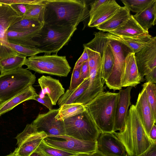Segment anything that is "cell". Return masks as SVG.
I'll return each instance as SVG.
<instances>
[{"mask_svg":"<svg viewBox=\"0 0 156 156\" xmlns=\"http://www.w3.org/2000/svg\"><path fill=\"white\" fill-rule=\"evenodd\" d=\"M45 24L77 27L89 17L88 7L83 0H44Z\"/></svg>","mask_w":156,"mask_h":156,"instance_id":"6da1fadb","label":"cell"},{"mask_svg":"<svg viewBox=\"0 0 156 156\" xmlns=\"http://www.w3.org/2000/svg\"><path fill=\"white\" fill-rule=\"evenodd\" d=\"M114 133L124 146L128 156L140 154L153 142L146 133L134 105H132L128 110L122 130Z\"/></svg>","mask_w":156,"mask_h":156,"instance_id":"7a4b0ae2","label":"cell"},{"mask_svg":"<svg viewBox=\"0 0 156 156\" xmlns=\"http://www.w3.org/2000/svg\"><path fill=\"white\" fill-rule=\"evenodd\" d=\"M118 93L103 91L84 105L101 133H114Z\"/></svg>","mask_w":156,"mask_h":156,"instance_id":"3957f363","label":"cell"},{"mask_svg":"<svg viewBox=\"0 0 156 156\" xmlns=\"http://www.w3.org/2000/svg\"><path fill=\"white\" fill-rule=\"evenodd\" d=\"M77 27H59L44 24L39 35L34 40L39 44L36 48L45 54H57L68 44Z\"/></svg>","mask_w":156,"mask_h":156,"instance_id":"277c9868","label":"cell"},{"mask_svg":"<svg viewBox=\"0 0 156 156\" xmlns=\"http://www.w3.org/2000/svg\"><path fill=\"white\" fill-rule=\"evenodd\" d=\"M36 76L22 67L0 75V103L20 93L35 82Z\"/></svg>","mask_w":156,"mask_h":156,"instance_id":"5b68a950","label":"cell"},{"mask_svg":"<svg viewBox=\"0 0 156 156\" xmlns=\"http://www.w3.org/2000/svg\"><path fill=\"white\" fill-rule=\"evenodd\" d=\"M24 65L27 66V69L39 73L60 77H66L71 69L66 56L57 54L29 57L26 59Z\"/></svg>","mask_w":156,"mask_h":156,"instance_id":"8992f818","label":"cell"},{"mask_svg":"<svg viewBox=\"0 0 156 156\" xmlns=\"http://www.w3.org/2000/svg\"><path fill=\"white\" fill-rule=\"evenodd\" d=\"M63 121L65 135L78 139L97 141L101 133L86 109Z\"/></svg>","mask_w":156,"mask_h":156,"instance_id":"52a82bcc","label":"cell"},{"mask_svg":"<svg viewBox=\"0 0 156 156\" xmlns=\"http://www.w3.org/2000/svg\"><path fill=\"white\" fill-rule=\"evenodd\" d=\"M114 56V64L111 72L105 82L107 87L115 91L122 89V80L126 57L133 52L124 44L115 40L108 39Z\"/></svg>","mask_w":156,"mask_h":156,"instance_id":"ba28073f","label":"cell"},{"mask_svg":"<svg viewBox=\"0 0 156 156\" xmlns=\"http://www.w3.org/2000/svg\"><path fill=\"white\" fill-rule=\"evenodd\" d=\"M44 141L48 145L78 154H91L97 150V141L80 140L66 135H47Z\"/></svg>","mask_w":156,"mask_h":156,"instance_id":"9c48e42d","label":"cell"},{"mask_svg":"<svg viewBox=\"0 0 156 156\" xmlns=\"http://www.w3.org/2000/svg\"><path fill=\"white\" fill-rule=\"evenodd\" d=\"M47 135L44 132L38 131L32 123L27 124L23 130L15 137L17 147L13 152L18 156H29Z\"/></svg>","mask_w":156,"mask_h":156,"instance_id":"30bf717a","label":"cell"},{"mask_svg":"<svg viewBox=\"0 0 156 156\" xmlns=\"http://www.w3.org/2000/svg\"><path fill=\"white\" fill-rule=\"evenodd\" d=\"M58 110L52 109L46 113L39 114L32 123L38 131H43L47 135H65L64 121L58 120L55 118Z\"/></svg>","mask_w":156,"mask_h":156,"instance_id":"8fae6325","label":"cell"},{"mask_svg":"<svg viewBox=\"0 0 156 156\" xmlns=\"http://www.w3.org/2000/svg\"><path fill=\"white\" fill-rule=\"evenodd\" d=\"M135 55V59L139 73L144 80V76L156 67V37H152L149 42Z\"/></svg>","mask_w":156,"mask_h":156,"instance_id":"7c38bea8","label":"cell"},{"mask_svg":"<svg viewBox=\"0 0 156 156\" xmlns=\"http://www.w3.org/2000/svg\"><path fill=\"white\" fill-rule=\"evenodd\" d=\"M101 59L94 67L89 68V80L88 87L74 103L85 105L104 91V84L102 82L101 76Z\"/></svg>","mask_w":156,"mask_h":156,"instance_id":"4fadbf2b","label":"cell"},{"mask_svg":"<svg viewBox=\"0 0 156 156\" xmlns=\"http://www.w3.org/2000/svg\"><path fill=\"white\" fill-rule=\"evenodd\" d=\"M97 150L108 156H128L122 143L114 133H101L97 140Z\"/></svg>","mask_w":156,"mask_h":156,"instance_id":"5bb4252c","label":"cell"},{"mask_svg":"<svg viewBox=\"0 0 156 156\" xmlns=\"http://www.w3.org/2000/svg\"><path fill=\"white\" fill-rule=\"evenodd\" d=\"M132 87L129 86L124 89L120 90L119 97L117 104L114 122V131L121 132L123 129L126 123L131 104V91Z\"/></svg>","mask_w":156,"mask_h":156,"instance_id":"9a60e30c","label":"cell"},{"mask_svg":"<svg viewBox=\"0 0 156 156\" xmlns=\"http://www.w3.org/2000/svg\"><path fill=\"white\" fill-rule=\"evenodd\" d=\"M143 89L139 93L135 105L145 131L149 134L153 125L155 124L156 120L153 116L150 106L148 102L145 86L142 85Z\"/></svg>","mask_w":156,"mask_h":156,"instance_id":"2e32d148","label":"cell"},{"mask_svg":"<svg viewBox=\"0 0 156 156\" xmlns=\"http://www.w3.org/2000/svg\"><path fill=\"white\" fill-rule=\"evenodd\" d=\"M115 0H108L89 16L90 27H96L112 16L120 7Z\"/></svg>","mask_w":156,"mask_h":156,"instance_id":"e0dca14e","label":"cell"},{"mask_svg":"<svg viewBox=\"0 0 156 156\" xmlns=\"http://www.w3.org/2000/svg\"><path fill=\"white\" fill-rule=\"evenodd\" d=\"M38 80L43 94H47L52 105H55L59 98L65 93V89L59 80L50 76L43 75Z\"/></svg>","mask_w":156,"mask_h":156,"instance_id":"ac0fdd59","label":"cell"},{"mask_svg":"<svg viewBox=\"0 0 156 156\" xmlns=\"http://www.w3.org/2000/svg\"><path fill=\"white\" fill-rule=\"evenodd\" d=\"M43 25L32 30L20 32L8 31L6 33L8 42L25 47L36 48L39 45L34 39L38 37Z\"/></svg>","mask_w":156,"mask_h":156,"instance_id":"d6986e66","label":"cell"},{"mask_svg":"<svg viewBox=\"0 0 156 156\" xmlns=\"http://www.w3.org/2000/svg\"><path fill=\"white\" fill-rule=\"evenodd\" d=\"M141 82L135 59V53H129L125 58L122 87H135Z\"/></svg>","mask_w":156,"mask_h":156,"instance_id":"ffe728a7","label":"cell"},{"mask_svg":"<svg viewBox=\"0 0 156 156\" xmlns=\"http://www.w3.org/2000/svg\"><path fill=\"white\" fill-rule=\"evenodd\" d=\"M23 18L19 16L10 5L0 3V41L8 42L6 33L9 27Z\"/></svg>","mask_w":156,"mask_h":156,"instance_id":"44dd1931","label":"cell"},{"mask_svg":"<svg viewBox=\"0 0 156 156\" xmlns=\"http://www.w3.org/2000/svg\"><path fill=\"white\" fill-rule=\"evenodd\" d=\"M109 39L115 40L124 44L135 54L144 48L152 37L149 33L133 37L118 36L108 32L105 33Z\"/></svg>","mask_w":156,"mask_h":156,"instance_id":"7402d4cb","label":"cell"},{"mask_svg":"<svg viewBox=\"0 0 156 156\" xmlns=\"http://www.w3.org/2000/svg\"><path fill=\"white\" fill-rule=\"evenodd\" d=\"M130 15V11L126 6H121L110 18L96 28L103 32H109L116 29L125 23Z\"/></svg>","mask_w":156,"mask_h":156,"instance_id":"603a6c76","label":"cell"},{"mask_svg":"<svg viewBox=\"0 0 156 156\" xmlns=\"http://www.w3.org/2000/svg\"><path fill=\"white\" fill-rule=\"evenodd\" d=\"M38 95L32 86L28 87L9 100L0 103V116L12 110L23 102L34 100Z\"/></svg>","mask_w":156,"mask_h":156,"instance_id":"cb8c5ba5","label":"cell"},{"mask_svg":"<svg viewBox=\"0 0 156 156\" xmlns=\"http://www.w3.org/2000/svg\"><path fill=\"white\" fill-rule=\"evenodd\" d=\"M108 33L118 36L129 37H135L149 33L143 30L132 15L125 23Z\"/></svg>","mask_w":156,"mask_h":156,"instance_id":"d4e9b609","label":"cell"},{"mask_svg":"<svg viewBox=\"0 0 156 156\" xmlns=\"http://www.w3.org/2000/svg\"><path fill=\"white\" fill-rule=\"evenodd\" d=\"M133 15L143 30L149 33V29L156 23V0L142 12Z\"/></svg>","mask_w":156,"mask_h":156,"instance_id":"484cf974","label":"cell"},{"mask_svg":"<svg viewBox=\"0 0 156 156\" xmlns=\"http://www.w3.org/2000/svg\"><path fill=\"white\" fill-rule=\"evenodd\" d=\"M89 77L84 80L79 86L72 90L68 89L59 98L57 102L59 107L64 104L73 103L85 90L88 87Z\"/></svg>","mask_w":156,"mask_h":156,"instance_id":"4316f807","label":"cell"},{"mask_svg":"<svg viewBox=\"0 0 156 156\" xmlns=\"http://www.w3.org/2000/svg\"><path fill=\"white\" fill-rule=\"evenodd\" d=\"M101 76L102 82L104 84L111 73L114 62L113 53L108 44L101 56Z\"/></svg>","mask_w":156,"mask_h":156,"instance_id":"83f0119b","label":"cell"},{"mask_svg":"<svg viewBox=\"0 0 156 156\" xmlns=\"http://www.w3.org/2000/svg\"><path fill=\"white\" fill-rule=\"evenodd\" d=\"M58 109L55 118L58 120L64 121L83 112L86 108L83 104L74 103L63 105Z\"/></svg>","mask_w":156,"mask_h":156,"instance_id":"f1b7e54d","label":"cell"},{"mask_svg":"<svg viewBox=\"0 0 156 156\" xmlns=\"http://www.w3.org/2000/svg\"><path fill=\"white\" fill-rule=\"evenodd\" d=\"M26 58L24 56L18 54L0 61L1 74L22 67Z\"/></svg>","mask_w":156,"mask_h":156,"instance_id":"f546056e","label":"cell"},{"mask_svg":"<svg viewBox=\"0 0 156 156\" xmlns=\"http://www.w3.org/2000/svg\"><path fill=\"white\" fill-rule=\"evenodd\" d=\"M94 35V38L88 43L84 44L83 46L99 53L101 57L108 44L109 39L103 32H95Z\"/></svg>","mask_w":156,"mask_h":156,"instance_id":"4dcf8cb0","label":"cell"},{"mask_svg":"<svg viewBox=\"0 0 156 156\" xmlns=\"http://www.w3.org/2000/svg\"><path fill=\"white\" fill-rule=\"evenodd\" d=\"M44 24L36 20L22 19L11 25L8 31L20 32L32 30L42 26Z\"/></svg>","mask_w":156,"mask_h":156,"instance_id":"1f68e13d","label":"cell"},{"mask_svg":"<svg viewBox=\"0 0 156 156\" xmlns=\"http://www.w3.org/2000/svg\"><path fill=\"white\" fill-rule=\"evenodd\" d=\"M35 151L39 152L43 156H73L80 154L51 146L45 143L44 140Z\"/></svg>","mask_w":156,"mask_h":156,"instance_id":"d6a6232c","label":"cell"},{"mask_svg":"<svg viewBox=\"0 0 156 156\" xmlns=\"http://www.w3.org/2000/svg\"><path fill=\"white\" fill-rule=\"evenodd\" d=\"M44 6L43 4H28L23 19H32L44 22Z\"/></svg>","mask_w":156,"mask_h":156,"instance_id":"836d02e7","label":"cell"},{"mask_svg":"<svg viewBox=\"0 0 156 156\" xmlns=\"http://www.w3.org/2000/svg\"><path fill=\"white\" fill-rule=\"evenodd\" d=\"M155 0H123L121 1L128 9L137 13L146 9Z\"/></svg>","mask_w":156,"mask_h":156,"instance_id":"e575fe53","label":"cell"},{"mask_svg":"<svg viewBox=\"0 0 156 156\" xmlns=\"http://www.w3.org/2000/svg\"><path fill=\"white\" fill-rule=\"evenodd\" d=\"M145 87L147 100L154 119L156 120V85L155 83L145 82Z\"/></svg>","mask_w":156,"mask_h":156,"instance_id":"d590c367","label":"cell"},{"mask_svg":"<svg viewBox=\"0 0 156 156\" xmlns=\"http://www.w3.org/2000/svg\"><path fill=\"white\" fill-rule=\"evenodd\" d=\"M6 44L18 54L26 57L43 53L42 51L36 48L25 47L8 42L6 43Z\"/></svg>","mask_w":156,"mask_h":156,"instance_id":"8d00e7d4","label":"cell"},{"mask_svg":"<svg viewBox=\"0 0 156 156\" xmlns=\"http://www.w3.org/2000/svg\"><path fill=\"white\" fill-rule=\"evenodd\" d=\"M81 65L74 67L72 75L70 86L68 88L72 90L80 85L84 80L80 76Z\"/></svg>","mask_w":156,"mask_h":156,"instance_id":"74e56055","label":"cell"},{"mask_svg":"<svg viewBox=\"0 0 156 156\" xmlns=\"http://www.w3.org/2000/svg\"><path fill=\"white\" fill-rule=\"evenodd\" d=\"M6 43L0 41V61L18 54L8 46Z\"/></svg>","mask_w":156,"mask_h":156,"instance_id":"f35d334b","label":"cell"},{"mask_svg":"<svg viewBox=\"0 0 156 156\" xmlns=\"http://www.w3.org/2000/svg\"><path fill=\"white\" fill-rule=\"evenodd\" d=\"M44 0H0V3L11 5L23 3L27 4H43Z\"/></svg>","mask_w":156,"mask_h":156,"instance_id":"ab89813d","label":"cell"},{"mask_svg":"<svg viewBox=\"0 0 156 156\" xmlns=\"http://www.w3.org/2000/svg\"><path fill=\"white\" fill-rule=\"evenodd\" d=\"M28 5L19 3L12 4L10 6L19 16L23 18L26 12Z\"/></svg>","mask_w":156,"mask_h":156,"instance_id":"60d3db41","label":"cell"},{"mask_svg":"<svg viewBox=\"0 0 156 156\" xmlns=\"http://www.w3.org/2000/svg\"><path fill=\"white\" fill-rule=\"evenodd\" d=\"M34 100L42 104L48 108L49 110L52 109L53 105L51 101L48 96H45L41 98L38 94L37 96L35 97Z\"/></svg>","mask_w":156,"mask_h":156,"instance_id":"b9f144b4","label":"cell"},{"mask_svg":"<svg viewBox=\"0 0 156 156\" xmlns=\"http://www.w3.org/2000/svg\"><path fill=\"white\" fill-rule=\"evenodd\" d=\"M89 68L88 61L81 64L80 76L81 78L85 80L89 77Z\"/></svg>","mask_w":156,"mask_h":156,"instance_id":"7bdbcfd3","label":"cell"},{"mask_svg":"<svg viewBox=\"0 0 156 156\" xmlns=\"http://www.w3.org/2000/svg\"><path fill=\"white\" fill-rule=\"evenodd\" d=\"M137 156H156V143L152 142L150 146L146 151Z\"/></svg>","mask_w":156,"mask_h":156,"instance_id":"ee69618b","label":"cell"},{"mask_svg":"<svg viewBox=\"0 0 156 156\" xmlns=\"http://www.w3.org/2000/svg\"><path fill=\"white\" fill-rule=\"evenodd\" d=\"M145 76L146 82L155 84L156 83V67L147 73Z\"/></svg>","mask_w":156,"mask_h":156,"instance_id":"f6af8a7d","label":"cell"},{"mask_svg":"<svg viewBox=\"0 0 156 156\" xmlns=\"http://www.w3.org/2000/svg\"><path fill=\"white\" fill-rule=\"evenodd\" d=\"M108 0H98L94 1L90 5V9L89 10V16L99 8L102 4Z\"/></svg>","mask_w":156,"mask_h":156,"instance_id":"bcb514c9","label":"cell"},{"mask_svg":"<svg viewBox=\"0 0 156 156\" xmlns=\"http://www.w3.org/2000/svg\"><path fill=\"white\" fill-rule=\"evenodd\" d=\"M88 57L86 49L84 48L83 51L80 57L76 61L74 67L81 65L83 62L88 61Z\"/></svg>","mask_w":156,"mask_h":156,"instance_id":"7dc6e473","label":"cell"},{"mask_svg":"<svg viewBox=\"0 0 156 156\" xmlns=\"http://www.w3.org/2000/svg\"><path fill=\"white\" fill-rule=\"evenodd\" d=\"M149 137L152 141L156 143V126L154 124L150 132Z\"/></svg>","mask_w":156,"mask_h":156,"instance_id":"c3c4849f","label":"cell"},{"mask_svg":"<svg viewBox=\"0 0 156 156\" xmlns=\"http://www.w3.org/2000/svg\"><path fill=\"white\" fill-rule=\"evenodd\" d=\"M88 156H108L101 153L97 150L91 154H88Z\"/></svg>","mask_w":156,"mask_h":156,"instance_id":"681fc988","label":"cell"},{"mask_svg":"<svg viewBox=\"0 0 156 156\" xmlns=\"http://www.w3.org/2000/svg\"><path fill=\"white\" fill-rule=\"evenodd\" d=\"M29 156H43L39 152L35 151L30 154Z\"/></svg>","mask_w":156,"mask_h":156,"instance_id":"f907efd6","label":"cell"},{"mask_svg":"<svg viewBox=\"0 0 156 156\" xmlns=\"http://www.w3.org/2000/svg\"><path fill=\"white\" fill-rule=\"evenodd\" d=\"M88 154H77L76 155H74L73 156H88Z\"/></svg>","mask_w":156,"mask_h":156,"instance_id":"816d5d0a","label":"cell"},{"mask_svg":"<svg viewBox=\"0 0 156 156\" xmlns=\"http://www.w3.org/2000/svg\"><path fill=\"white\" fill-rule=\"evenodd\" d=\"M5 156H18L15 154L13 152Z\"/></svg>","mask_w":156,"mask_h":156,"instance_id":"f5cc1de1","label":"cell"}]
</instances>
